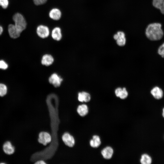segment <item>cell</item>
I'll list each match as a JSON object with an SVG mask.
<instances>
[{
	"label": "cell",
	"instance_id": "11",
	"mask_svg": "<svg viewBox=\"0 0 164 164\" xmlns=\"http://www.w3.org/2000/svg\"><path fill=\"white\" fill-rule=\"evenodd\" d=\"M54 62V58L51 55L46 54L42 56L41 62L42 65L45 66L51 65Z\"/></svg>",
	"mask_w": 164,
	"mask_h": 164
},
{
	"label": "cell",
	"instance_id": "13",
	"mask_svg": "<svg viewBox=\"0 0 164 164\" xmlns=\"http://www.w3.org/2000/svg\"><path fill=\"white\" fill-rule=\"evenodd\" d=\"M91 99L90 94L86 92H80L78 94V99L80 102H87L89 101Z\"/></svg>",
	"mask_w": 164,
	"mask_h": 164
},
{
	"label": "cell",
	"instance_id": "2",
	"mask_svg": "<svg viewBox=\"0 0 164 164\" xmlns=\"http://www.w3.org/2000/svg\"><path fill=\"white\" fill-rule=\"evenodd\" d=\"M13 19L15 27L21 33L26 27V22L24 18L21 14L17 13L13 15Z\"/></svg>",
	"mask_w": 164,
	"mask_h": 164
},
{
	"label": "cell",
	"instance_id": "26",
	"mask_svg": "<svg viewBox=\"0 0 164 164\" xmlns=\"http://www.w3.org/2000/svg\"><path fill=\"white\" fill-rule=\"evenodd\" d=\"M122 90V88L121 87H118L115 89V93L116 97H119Z\"/></svg>",
	"mask_w": 164,
	"mask_h": 164
},
{
	"label": "cell",
	"instance_id": "10",
	"mask_svg": "<svg viewBox=\"0 0 164 164\" xmlns=\"http://www.w3.org/2000/svg\"><path fill=\"white\" fill-rule=\"evenodd\" d=\"M151 93L154 97L157 100L161 99L163 96V92L162 89L158 87H155L151 91Z\"/></svg>",
	"mask_w": 164,
	"mask_h": 164
},
{
	"label": "cell",
	"instance_id": "27",
	"mask_svg": "<svg viewBox=\"0 0 164 164\" xmlns=\"http://www.w3.org/2000/svg\"><path fill=\"white\" fill-rule=\"evenodd\" d=\"M46 163L44 161L42 160L37 161L35 163V164H46Z\"/></svg>",
	"mask_w": 164,
	"mask_h": 164
},
{
	"label": "cell",
	"instance_id": "20",
	"mask_svg": "<svg viewBox=\"0 0 164 164\" xmlns=\"http://www.w3.org/2000/svg\"><path fill=\"white\" fill-rule=\"evenodd\" d=\"M7 89L6 86L4 84L0 83V96L3 97L7 94Z\"/></svg>",
	"mask_w": 164,
	"mask_h": 164
},
{
	"label": "cell",
	"instance_id": "28",
	"mask_svg": "<svg viewBox=\"0 0 164 164\" xmlns=\"http://www.w3.org/2000/svg\"><path fill=\"white\" fill-rule=\"evenodd\" d=\"M160 10L161 11V12L164 14V4L160 9Z\"/></svg>",
	"mask_w": 164,
	"mask_h": 164
},
{
	"label": "cell",
	"instance_id": "3",
	"mask_svg": "<svg viewBox=\"0 0 164 164\" xmlns=\"http://www.w3.org/2000/svg\"><path fill=\"white\" fill-rule=\"evenodd\" d=\"M51 139V135L47 132H42L39 134L38 141L44 145H46L48 143L50 142Z\"/></svg>",
	"mask_w": 164,
	"mask_h": 164
},
{
	"label": "cell",
	"instance_id": "14",
	"mask_svg": "<svg viewBox=\"0 0 164 164\" xmlns=\"http://www.w3.org/2000/svg\"><path fill=\"white\" fill-rule=\"evenodd\" d=\"M51 36L53 39L55 40H60L62 37L60 28L58 27L54 28L52 31Z\"/></svg>",
	"mask_w": 164,
	"mask_h": 164
},
{
	"label": "cell",
	"instance_id": "24",
	"mask_svg": "<svg viewBox=\"0 0 164 164\" xmlns=\"http://www.w3.org/2000/svg\"><path fill=\"white\" fill-rule=\"evenodd\" d=\"M8 67L7 64L3 60H0V69L5 70Z\"/></svg>",
	"mask_w": 164,
	"mask_h": 164
},
{
	"label": "cell",
	"instance_id": "7",
	"mask_svg": "<svg viewBox=\"0 0 164 164\" xmlns=\"http://www.w3.org/2000/svg\"><path fill=\"white\" fill-rule=\"evenodd\" d=\"M64 143L69 147H73L75 144V140L73 136L68 133H65L62 136Z\"/></svg>",
	"mask_w": 164,
	"mask_h": 164
},
{
	"label": "cell",
	"instance_id": "25",
	"mask_svg": "<svg viewBox=\"0 0 164 164\" xmlns=\"http://www.w3.org/2000/svg\"><path fill=\"white\" fill-rule=\"evenodd\" d=\"M33 1L36 5H40L45 3L47 0H33Z\"/></svg>",
	"mask_w": 164,
	"mask_h": 164
},
{
	"label": "cell",
	"instance_id": "6",
	"mask_svg": "<svg viewBox=\"0 0 164 164\" xmlns=\"http://www.w3.org/2000/svg\"><path fill=\"white\" fill-rule=\"evenodd\" d=\"M2 149L5 154L9 155H12L15 151V146L9 141H7L4 143L2 145Z\"/></svg>",
	"mask_w": 164,
	"mask_h": 164
},
{
	"label": "cell",
	"instance_id": "17",
	"mask_svg": "<svg viewBox=\"0 0 164 164\" xmlns=\"http://www.w3.org/2000/svg\"><path fill=\"white\" fill-rule=\"evenodd\" d=\"M88 108L85 104H82L78 106L77 108V111L78 114L81 116L86 115L88 112Z\"/></svg>",
	"mask_w": 164,
	"mask_h": 164
},
{
	"label": "cell",
	"instance_id": "8",
	"mask_svg": "<svg viewBox=\"0 0 164 164\" xmlns=\"http://www.w3.org/2000/svg\"><path fill=\"white\" fill-rule=\"evenodd\" d=\"M101 152L104 159H109L112 157L114 153V150L111 147L107 146L101 150Z\"/></svg>",
	"mask_w": 164,
	"mask_h": 164
},
{
	"label": "cell",
	"instance_id": "18",
	"mask_svg": "<svg viewBox=\"0 0 164 164\" xmlns=\"http://www.w3.org/2000/svg\"><path fill=\"white\" fill-rule=\"evenodd\" d=\"M140 161L142 164H151L152 162V159L148 154H144L141 155Z\"/></svg>",
	"mask_w": 164,
	"mask_h": 164
},
{
	"label": "cell",
	"instance_id": "9",
	"mask_svg": "<svg viewBox=\"0 0 164 164\" xmlns=\"http://www.w3.org/2000/svg\"><path fill=\"white\" fill-rule=\"evenodd\" d=\"M8 32L10 36L13 38H16L19 36L20 32L16 28L15 25L11 24L8 26Z\"/></svg>",
	"mask_w": 164,
	"mask_h": 164
},
{
	"label": "cell",
	"instance_id": "16",
	"mask_svg": "<svg viewBox=\"0 0 164 164\" xmlns=\"http://www.w3.org/2000/svg\"><path fill=\"white\" fill-rule=\"evenodd\" d=\"M101 144V141L100 137L96 135H94L90 141V146L94 148L99 147Z\"/></svg>",
	"mask_w": 164,
	"mask_h": 164
},
{
	"label": "cell",
	"instance_id": "30",
	"mask_svg": "<svg viewBox=\"0 0 164 164\" xmlns=\"http://www.w3.org/2000/svg\"><path fill=\"white\" fill-rule=\"evenodd\" d=\"M162 116L164 118V107L163 108L162 110Z\"/></svg>",
	"mask_w": 164,
	"mask_h": 164
},
{
	"label": "cell",
	"instance_id": "1",
	"mask_svg": "<svg viewBox=\"0 0 164 164\" xmlns=\"http://www.w3.org/2000/svg\"><path fill=\"white\" fill-rule=\"evenodd\" d=\"M162 25L159 23H155L149 24L145 31L146 37L152 41L158 40L162 38L163 32Z\"/></svg>",
	"mask_w": 164,
	"mask_h": 164
},
{
	"label": "cell",
	"instance_id": "15",
	"mask_svg": "<svg viewBox=\"0 0 164 164\" xmlns=\"http://www.w3.org/2000/svg\"><path fill=\"white\" fill-rule=\"evenodd\" d=\"M117 34L118 35V38L116 40L117 44L120 46H124L126 42L125 33L122 31H118Z\"/></svg>",
	"mask_w": 164,
	"mask_h": 164
},
{
	"label": "cell",
	"instance_id": "23",
	"mask_svg": "<svg viewBox=\"0 0 164 164\" xmlns=\"http://www.w3.org/2000/svg\"><path fill=\"white\" fill-rule=\"evenodd\" d=\"M8 4V0H0V6H1L3 8L6 9Z\"/></svg>",
	"mask_w": 164,
	"mask_h": 164
},
{
	"label": "cell",
	"instance_id": "5",
	"mask_svg": "<svg viewBox=\"0 0 164 164\" xmlns=\"http://www.w3.org/2000/svg\"><path fill=\"white\" fill-rule=\"evenodd\" d=\"M36 32L40 37L44 39L49 36L50 34V30L47 26L40 25L37 27L36 29Z\"/></svg>",
	"mask_w": 164,
	"mask_h": 164
},
{
	"label": "cell",
	"instance_id": "22",
	"mask_svg": "<svg viewBox=\"0 0 164 164\" xmlns=\"http://www.w3.org/2000/svg\"><path fill=\"white\" fill-rule=\"evenodd\" d=\"M158 53L162 57L164 58V43L159 47L158 50Z\"/></svg>",
	"mask_w": 164,
	"mask_h": 164
},
{
	"label": "cell",
	"instance_id": "29",
	"mask_svg": "<svg viewBox=\"0 0 164 164\" xmlns=\"http://www.w3.org/2000/svg\"><path fill=\"white\" fill-rule=\"evenodd\" d=\"M3 29L2 27L0 26V35L2 34Z\"/></svg>",
	"mask_w": 164,
	"mask_h": 164
},
{
	"label": "cell",
	"instance_id": "19",
	"mask_svg": "<svg viewBox=\"0 0 164 164\" xmlns=\"http://www.w3.org/2000/svg\"><path fill=\"white\" fill-rule=\"evenodd\" d=\"M152 4L154 7L160 9L164 4V0H153Z\"/></svg>",
	"mask_w": 164,
	"mask_h": 164
},
{
	"label": "cell",
	"instance_id": "21",
	"mask_svg": "<svg viewBox=\"0 0 164 164\" xmlns=\"http://www.w3.org/2000/svg\"><path fill=\"white\" fill-rule=\"evenodd\" d=\"M128 95V93L126 88L123 87L122 88L119 97L121 99H124L127 97Z\"/></svg>",
	"mask_w": 164,
	"mask_h": 164
},
{
	"label": "cell",
	"instance_id": "4",
	"mask_svg": "<svg viewBox=\"0 0 164 164\" xmlns=\"http://www.w3.org/2000/svg\"><path fill=\"white\" fill-rule=\"evenodd\" d=\"M63 80L62 77L56 73L52 74L49 78V83L56 87L60 86Z\"/></svg>",
	"mask_w": 164,
	"mask_h": 164
},
{
	"label": "cell",
	"instance_id": "12",
	"mask_svg": "<svg viewBox=\"0 0 164 164\" xmlns=\"http://www.w3.org/2000/svg\"><path fill=\"white\" fill-rule=\"evenodd\" d=\"M49 16L50 18L53 20H58L61 18V13L59 9L53 8L50 12Z\"/></svg>",
	"mask_w": 164,
	"mask_h": 164
}]
</instances>
